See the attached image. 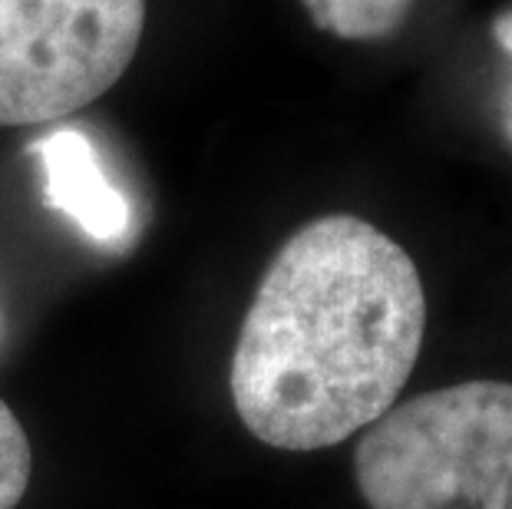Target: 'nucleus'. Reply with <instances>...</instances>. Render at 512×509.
I'll return each instance as SVG.
<instances>
[{
	"instance_id": "f257e3e1",
	"label": "nucleus",
	"mask_w": 512,
	"mask_h": 509,
	"mask_svg": "<svg viewBox=\"0 0 512 509\" xmlns=\"http://www.w3.org/2000/svg\"><path fill=\"white\" fill-rule=\"evenodd\" d=\"M423 331L407 248L357 215H321L278 248L245 311L228 374L235 414L275 450H328L397 404Z\"/></svg>"
},
{
	"instance_id": "f03ea898",
	"label": "nucleus",
	"mask_w": 512,
	"mask_h": 509,
	"mask_svg": "<svg viewBox=\"0 0 512 509\" xmlns=\"http://www.w3.org/2000/svg\"><path fill=\"white\" fill-rule=\"evenodd\" d=\"M354 476L370 509H512V384L394 404L357 440Z\"/></svg>"
},
{
	"instance_id": "7ed1b4c3",
	"label": "nucleus",
	"mask_w": 512,
	"mask_h": 509,
	"mask_svg": "<svg viewBox=\"0 0 512 509\" xmlns=\"http://www.w3.org/2000/svg\"><path fill=\"white\" fill-rule=\"evenodd\" d=\"M146 0H0V126L96 103L133 63Z\"/></svg>"
},
{
	"instance_id": "20e7f679",
	"label": "nucleus",
	"mask_w": 512,
	"mask_h": 509,
	"mask_svg": "<svg viewBox=\"0 0 512 509\" xmlns=\"http://www.w3.org/2000/svg\"><path fill=\"white\" fill-rule=\"evenodd\" d=\"M43 172V199L50 209L100 245H119L133 229V209L100 166L83 129L63 126L34 143Z\"/></svg>"
},
{
	"instance_id": "39448f33",
	"label": "nucleus",
	"mask_w": 512,
	"mask_h": 509,
	"mask_svg": "<svg viewBox=\"0 0 512 509\" xmlns=\"http://www.w3.org/2000/svg\"><path fill=\"white\" fill-rule=\"evenodd\" d=\"M314 27L337 40H384L397 34L413 0H301Z\"/></svg>"
},
{
	"instance_id": "423d86ee",
	"label": "nucleus",
	"mask_w": 512,
	"mask_h": 509,
	"mask_svg": "<svg viewBox=\"0 0 512 509\" xmlns=\"http://www.w3.org/2000/svg\"><path fill=\"white\" fill-rule=\"evenodd\" d=\"M30 483V440L17 414L0 400V509H14Z\"/></svg>"
},
{
	"instance_id": "0eeeda50",
	"label": "nucleus",
	"mask_w": 512,
	"mask_h": 509,
	"mask_svg": "<svg viewBox=\"0 0 512 509\" xmlns=\"http://www.w3.org/2000/svg\"><path fill=\"white\" fill-rule=\"evenodd\" d=\"M493 34H496L499 47L512 57V10H503V14L493 20ZM509 133H512V126H509Z\"/></svg>"
}]
</instances>
